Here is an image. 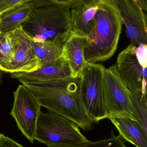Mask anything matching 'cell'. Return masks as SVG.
I'll return each instance as SVG.
<instances>
[{
  "label": "cell",
  "mask_w": 147,
  "mask_h": 147,
  "mask_svg": "<svg viewBox=\"0 0 147 147\" xmlns=\"http://www.w3.org/2000/svg\"><path fill=\"white\" fill-rule=\"evenodd\" d=\"M21 27L35 42L56 41L65 44L72 34L70 9L62 6L33 8Z\"/></svg>",
  "instance_id": "obj_3"
},
{
  "label": "cell",
  "mask_w": 147,
  "mask_h": 147,
  "mask_svg": "<svg viewBox=\"0 0 147 147\" xmlns=\"http://www.w3.org/2000/svg\"><path fill=\"white\" fill-rule=\"evenodd\" d=\"M111 137L108 139L92 142L90 141L89 142L77 146H69L54 147L49 146L48 147H127L125 145V141L120 135L116 136L111 132Z\"/></svg>",
  "instance_id": "obj_19"
},
{
  "label": "cell",
  "mask_w": 147,
  "mask_h": 147,
  "mask_svg": "<svg viewBox=\"0 0 147 147\" xmlns=\"http://www.w3.org/2000/svg\"><path fill=\"white\" fill-rule=\"evenodd\" d=\"M30 1V0H3L0 5V15L26 3Z\"/></svg>",
  "instance_id": "obj_21"
},
{
  "label": "cell",
  "mask_w": 147,
  "mask_h": 147,
  "mask_svg": "<svg viewBox=\"0 0 147 147\" xmlns=\"http://www.w3.org/2000/svg\"><path fill=\"white\" fill-rule=\"evenodd\" d=\"M1 32V29H0V32Z\"/></svg>",
  "instance_id": "obj_25"
},
{
  "label": "cell",
  "mask_w": 147,
  "mask_h": 147,
  "mask_svg": "<svg viewBox=\"0 0 147 147\" xmlns=\"http://www.w3.org/2000/svg\"><path fill=\"white\" fill-rule=\"evenodd\" d=\"M11 77L16 78L21 83L31 81H42L62 79L72 77L69 60L63 51L60 57L30 72L11 73Z\"/></svg>",
  "instance_id": "obj_11"
},
{
  "label": "cell",
  "mask_w": 147,
  "mask_h": 147,
  "mask_svg": "<svg viewBox=\"0 0 147 147\" xmlns=\"http://www.w3.org/2000/svg\"><path fill=\"white\" fill-rule=\"evenodd\" d=\"M104 2V0H87L71 9L72 34L88 38L93 28L95 15Z\"/></svg>",
  "instance_id": "obj_12"
},
{
  "label": "cell",
  "mask_w": 147,
  "mask_h": 147,
  "mask_svg": "<svg viewBox=\"0 0 147 147\" xmlns=\"http://www.w3.org/2000/svg\"><path fill=\"white\" fill-rule=\"evenodd\" d=\"M33 9L28 2L0 15L1 32H13L20 26L29 18Z\"/></svg>",
  "instance_id": "obj_15"
},
{
  "label": "cell",
  "mask_w": 147,
  "mask_h": 147,
  "mask_svg": "<svg viewBox=\"0 0 147 147\" xmlns=\"http://www.w3.org/2000/svg\"><path fill=\"white\" fill-rule=\"evenodd\" d=\"M103 86L108 119L127 118L135 122L130 90L120 77L115 64L104 69Z\"/></svg>",
  "instance_id": "obj_7"
},
{
  "label": "cell",
  "mask_w": 147,
  "mask_h": 147,
  "mask_svg": "<svg viewBox=\"0 0 147 147\" xmlns=\"http://www.w3.org/2000/svg\"><path fill=\"white\" fill-rule=\"evenodd\" d=\"M104 69L100 64L86 62L81 74V100L87 115L93 123L108 118L103 86Z\"/></svg>",
  "instance_id": "obj_5"
},
{
  "label": "cell",
  "mask_w": 147,
  "mask_h": 147,
  "mask_svg": "<svg viewBox=\"0 0 147 147\" xmlns=\"http://www.w3.org/2000/svg\"><path fill=\"white\" fill-rule=\"evenodd\" d=\"M15 48L14 57L10 73L30 72L39 69L32 38L23 31L21 26L11 32Z\"/></svg>",
  "instance_id": "obj_10"
},
{
  "label": "cell",
  "mask_w": 147,
  "mask_h": 147,
  "mask_svg": "<svg viewBox=\"0 0 147 147\" xmlns=\"http://www.w3.org/2000/svg\"><path fill=\"white\" fill-rule=\"evenodd\" d=\"M144 11H147V0H137Z\"/></svg>",
  "instance_id": "obj_23"
},
{
  "label": "cell",
  "mask_w": 147,
  "mask_h": 147,
  "mask_svg": "<svg viewBox=\"0 0 147 147\" xmlns=\"http://www.w3.org/2000/svg\"><path fill=\"white\" fill-rule=\"evenodd\" d=\"M115 65L130 91L147 95V45H130L118 55Z\"/></svg>",
  "instance_id": "obj_6"
},
{
  "label": "cell",
  "mask_w": 147,
  "mask_h": 147,
  "mask_svg": "<svg viewBox=\"0 0 147 147\" xmlns=\"http://www.w3.org/2000/svg\"><path fill=\"white\" fill-rule=\"evenodd\" d=\"M105 1L120 16L130 45H147V15L137 0Z\"/></svg>",
  "instance_id": "obj_9"
},
{
  "label": "cell",
  "mask_w": 147,
  "mask_h": 147,
  "mask_svg": "<svg viewBox=\"0 0 147 147\" xmlns=\"http://www.w3.org/2000/svg\"><path fill=\"white\" fill-rule=\"evenodd\" d=\"M81 76L42 81L22 82L41 107L90 130L93 121L88 116L80 94Z\"/></svg>",
  "instance_id": "obj_1"
},
{
  "label": "cell",
  "mask_w": 147,
  "mask_h": 147,
  "mask_svg": "<svg viewBox=\"0 0 147 147\" xmlns=\"http://www.w3.org/2000/svg\"><path fill=\"white\" fill-rule=\"evenodd\" d=\"M87 37L72 34L64 45V51L69 60L73 78L81 76V72L85 65L84 49Z\"/></svg>",
  "instance_id": "obj_13"
},
{
  "label": "cell",
  "mask_w": 147,
  "mask_h": 147,
  "mask_svg": "<svg viewBox=\"0 0 147 147\" xmlns=\"http://www.w3.org/2000/svg\"><path fill=\"white\" fill-rule=\"evenodd\" d=\"M32 41L39 69L58 58L63 54L64 44L56 41L36 42L33 40Z\"/></svg>",
  "instance_id": "obj_16"
},
{
  "label": "cell",
  "mask_w": 147,
  "mask_h": 147,
  "mask_svg": "<svg viewBox=\"0 0 147 147\" xmlns=\"http://www.w3.org/2000/svg\"><path fill=\"white\" fill-rule=\"evenodd\" d=\"M147 95L130 91V96L134 110L135 122L147 137Z\"/></svg>",
  "instance_id": "obj_18"
},
{
  "label": "cell",
  "mask_w": 147,
  "mask_h": 147,
  "mask_svg": "<svg viewBox=\"0 0 147 147\" xmlns=\"http://www.w3.org/2000/svg\"><path fill=\"white\" fill-rule=\"evenodd\" d=\"M15 48L11 32H0V70L10 73Z\"/></svg>",
  "instance_id": "obj_17"
},
{
  "label": "cell",
  "mask_w": 147,
  "mask_h": 147,
  "mask_svg": "<svg viewBox=\"0 0 147 147\" xmlns=\"http://www.w3.org/2000/svg\"><path fill=\"white\" fill-rule=\"evenodd\" d=\"M14 94V99L10 115L23 136L33 143L35 140L37 120L41 111V105L22 84L18 86Z\"/></svg>",
  "instance_id": "obj_8"
},
{
  "label": "cell",
  "mask_w": 147,
  "mask_h": 147,
  "mask_svg": "<svg viewBox=\"0 0 147 147\" xmlns=\"http://www.w3.org/2000/svg\"><path fill=\"white\" fill-rule=\"evenodd\" d=\"M2 82V74L1 71L0 70V84Z\"/></svg>",
  "instance_id": "obj_24"
},
{
  "label": "cell",
  "mask_w": 147,
  "mask_h": 147,
  "mask_svg": "<svg viewBox=\"0 0 147 147\" xmlns=\"http://www.w3.org/2000/svg\"><path fill=\"white\" fill-rule=\"evenodd\" d=\"M41 111L37 120L35 140L48 146H69L89 142L77 123L51 111Z\"/></svg>",
  "instance_id": "obj_4"
},
{
  "label": "cell",
  "mask_w": 147,
  "mask_h": 147,
  "mask_svg": "<svg viewBox=\"0 0 147 147\" xmlns=\"http://www.w3.org/2000/svg\"><path fill=\"white\" fill-rule=\"evenodd\" d=\"M122 23L115 10L104 0L94 17L93 28L84 49L85 62L108 60L116 51Z\"/></svg>",
  "instance_id": "obj_2"
},
{
  "label": "cell",
  "mask_w": 147,
  "mask_h": 147,
  "mask_svg": "<svg viewBox=\"0 0 147 147\" xmlns=\"http://www.w3.org/2000/svg\"><path fill=\"white\" fill-rule=\"evenodd\" d=\"M1 134H0V136H1Z\"/></svg>",
  "instance_id": "obj_26"
},
{
  "label": "cell",
  "mask_w": 147,
  "mask_h": 147,
  "mask_svg": "<svg viewBox=\"0 0 147 147\" xmlns=\"http://www.w3.org/2000/svg\"><path fill=\"white\" fill-rule=\"evenodd\" d=\"M110 120L125 141L130 142L136 147H147V137L135 121L127 118H113Z\"/></svg>",
  "instance_id": "obj_14"
},
{
  "label": "cell",
  "mask_w": 147,
  "mask_h": 147,
  "mask_svg": "<svg viewBox=\"0 0 147 147\" xmlns=\"http://www.w3.org/2000/svg\"><path fill=\"white\" fill-rule=\"evenodd\" d=\"M0 147H24L9 137L1 134L0 136Z\"/></svg>",
  "instance_id": "obj_22"
},
{
  "label": "cell",
  "mask_w": 147,
  "mask_h": 147,
  "mask_svg": "<svg viewBox=\"0 0 147 147\" xmlns=\"http://www.w3.org/2000/svg\"><path fill=\"white\" fill-rule=\"evenodd\" d=\"M87 0H30L33 7L47 6H62L73 8Z\"/></svg>",
  "instance_id": "obj_20"
}]
</instances>
